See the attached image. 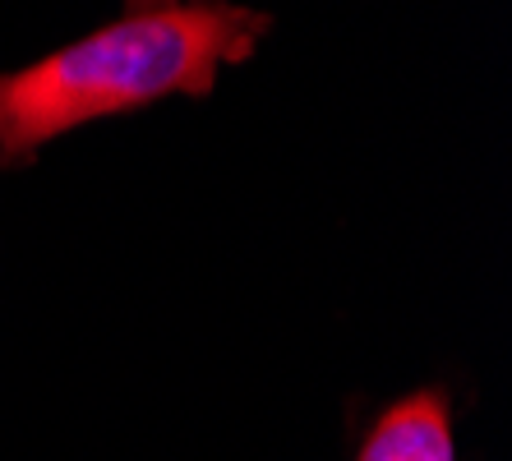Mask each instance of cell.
I'll return each instance as SVG.
<instances>
[{
    "instance_id": "cell-1",
    "label": "cell",
    "mask_w": 512,
    "mask_h": 461,
    "mask_svg": "<svg viewBox=\"0 0 512 461\" xmlns=\"http://www.w3.org/2000/svg\"><path fill=\"white\" fill-rule=\"evenodd\" d=\"M273 19L231 0H190L120 14L79 42L0 74V166H19L60 134L130 116L162 97H208L222 70L245 65Z\"/></svg>"
},
{
    "instance_id": "cell-2",
    "label": "cell",
    "mask_w": 512,
    "mask_h": 461,
    "mask_svg": "<svg viewBox=\"0 0 512 461\" xmlns=\"http://www.w3.org/2000/svg\"><path fill=\"white\" fill-rule=\"evenodd\" d=\"M356 461H457L453 411L439 392H411L374 420Z\"/></svg>"
},
{
    "instance_id": "cell-3",
    "label": "cell",
    "mask_w": 512,
    "mask_h": 461,
    "mask_svg": "<svg viewBox=\"0 0 512 461\" xmlns=\"http://www.w3.org/2000/svg\"><path fill=\"white\" fill-rule=\"evenodd\" d=\"M162 5H190V0H125V14H139V10H162Z\"/></svg>"
}]
</instances>
